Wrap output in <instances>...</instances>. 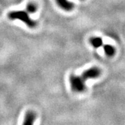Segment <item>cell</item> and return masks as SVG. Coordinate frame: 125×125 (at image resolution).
<instances>
[{
	"label": "cell",
	"instance_id": "7a4b0ae2",
	"mask_svg": "<svg viewBox=\"0 0 125 125\" xmlns=\"http://www.w3.org/2000/svg\"><path fill=\"white\" fill-rule=\"evenodd\" d=\"M70 82L72 90L77 93L83 92L85 88V81L82 79L81 76L72 74L70 78Z\"/></svg>",
	"mask_w": 125,
	"mask_h": 125
},
{
	"label": "cell",
	"instance_id": "8992f818",
	"mask_svg": "<svg viewBox=\"0 0 125 125\" xmlns=\"http://www.w3.org/2000/svg\"><path fill=\"white\" fill-rule=\"evenodd\" d=\"M90 42L94 48H99L103 45L102 39L101 38H98V37L92 38L90 40Z\"/></svg>",
	"mask_w": 125,
	"mask_h": 125
},
{
	"label": "cell",
	"instance_id": "ba28073f",
	"mask_svg": "<svg viewBox=\"0 0 125 125\" xmlns=\"http://www.w3.org/2000/svg\"><path fill=\"white\" fill-rule=\"evenodd\" d=\"M27 10L29 11V12H30V13H33V12H35L36 10V9H37V7H36V6L34 4H28L27 6Z\"/></svg>",
	"mask_w": 125,
	"mask_h": 125
},
{
	"label": "cell",
	"instance_id": "277c9868",
	"mask_svg": "<svg viewBox=\"0 0 125 125\" xmlns=\"http://www.w3.org/2000/svg\"><path fill=\"white\" fill-rule=\"evenodd\" d=\"M36 117V114L33 111H28L24 117L23 125H33Z\"/></svg>",
	"mask_w": 125,
	"mask_h": 125
},
{
	"label": "cell",
	"instance_id": "5b68a950",
	"mask_svg": "<svg viewBox=\"0 0 125 125\" xmlns=\"http://www.w3.org/2000/svg\"><path fill=\"white\" fill-rule=\"evenodd\" d=\"M58 4L62 9L65 10H71L73 9L74 5L68 0H56Z\"/></svg>",
	"mask_w": 125,
	"mask_h": 125
},
{
	"label": "cell",
	"instance_id": "3957f363",
	"mask_svg": "<svg viewBox=\"0 0 125 125\" xmlns=\"http://www.w3.org/2000/svg\"><path fill=\"white\" fill-rule=\"evenodd\" d=\"M101 72L99 70V69L97 68V67H92L90 68L88 70H85L81 75V78L82 79L85 81L86 80L89 79H94L97 78L100 75Z\"/></svg>",
	"mask_w": 125,
	"mask_h": 125
},
{
	"label": "cell",
	"instance_id": "6da1fadb",
	"mask_svg": "<svg viewBox=\"0 0 125 125\" xmlns=\"http://www.w3.org/2000/svg\"><path fill=\"white\" fill-rule=\"evenodd\" d=\"M8 16L10 20H19L22 21L24 23H25L29 27L33 28L36 27V22L33 21L25 11H23V10L12 11L9 13Z\"/></svg>",
	"mask_w": 125,
	"mask_h": 125
},
{
	"label": "cell",
	"instance_id": "52a82bcc",
	"mask_svg": "<svg viewBox=\"0 0 125 125\" xmlns=\"http://www.w3.org/2000/svg\"><path fill=\"white\" fill-rule=\"evenodd\" d=\"M103 48L104 50L105 54L108 56H112L115 54V49L114 47L110 45H105L103 46Z\"/></svg>",
	"mask_w": 125,
	"mask_h": 125
}]
</instances>
